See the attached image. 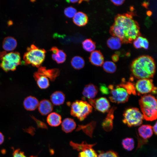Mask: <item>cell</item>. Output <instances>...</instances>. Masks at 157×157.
<instances>
[{
  "label": "cell",
  "mask_w": 157,
  "mask_h": 157,
  "mask_svg": "<svg viewBox=\"0 0 157 157\" xmlns=\"http://www.w3.org/2000/svg\"><path fill=\"white\" fill-rule=\"evenodd\" d=\"M132 13L119 14L115 16L109 32L118 38L122 43H132L141 34L138 22L133 18Z\"/></svg>",
  "instance_id": "6da1fadb"
},
{
  "label": "cell",
  "mask_w": 157,
  "mask_h": 157,
  "mask_svg": "<svg viewBox=\"0 0 157 157\" xmlns=\"http://www.w3.org/2000/svg\"><path fill=\"white\" fill-rule=\"evenodd\" d=\"M131 70L138 79L152 78L156 72V64L153 58L146 55L139 56L134 60L131 65Z\"/></svg>",
  "instance_id": "7a4b0ae2"
},
{
  "label": "cell",
  "mask_w": 157,
  "mask_h": 157,
  "mask_svg": "<svg viewBox=\"0 0 157 157\" xmlns=\"http://www.w3.org/2000/svg\"><path fill=\"white\" fill-rule=\"evenodd\" d=\"M139 102L144 118L148 121L156 120L157 111V101L155 97L151 94H144L141 96Z\"/></svg>",
  "instance_id": "3957f363"
},
{
  "label": "cell",
  "mask_w": 157,
  "mask_h": 157,
  "mask_svg": "<svg viewBox=\"0 0 157 157\" xmlns=\"http://www.w3.org/2000/svg\"><path fill=\"white\" fill-rule=\"evenodd\" d=\"M46 53L44 49L32 45L27 49L24 53V59L26 64L39 67L44 60Z\"/></svg>",
  "instance_id": "277c9868"
},
{
  "label": "cell",
  "mask_w": 157,
  "mask_h": 157,
  "mask_svg": "<svg viewBox=\"0 0 157 157\" xmlns=\"http://www.w3.org/2000/svg\"><path fill=\"white\" fill-rule=\"evenodd\" d=\"M92 106L87 101L76 100L71 105L70 114L81 121L92 112Z\"/></svg>",
  "instance_id": "5b68a950"
},
{
  "label": "cell",
  "mask_w": 157,
  "mask_h": 157,
  "mask_svg": "<svg viewBox=\"0 0 157 157\" xmlns=\"http://www.w3.org/2000/svg\"><path fill=\"white\" fill-rule=\"evenodd\" d=\"M123 116V122L129 127L140 125L144 119L142 113L139 109L135 107L126 109Z\"/></svg>",
  "instance_id": "8992f818"
},
{
  "label": "cell",
  "mask_w": 157,
  "mask_h": 157,
  "mask_svg": "<svg viewBox=\"0 0 157 157\" xmlns=\"http://www.w3.org/2000/svg\"><path fill=\"white\" fill-rule=\"evenodd\" d=\"M21 57L17 52H12L4 55L1 58L0 66L5 71L15 70L19 65Z\"/></svg>",
  "instance_id": "52a82bcc"
},
{
  "label": "cell",
  "mask_w": 157,
  "mask_h": 157,
  "mask_svg": "<svg viewBox=\"0 0 157 157\" xmlns=\"http://www.w3.org/2000/svg\"><path fill=\"white\" fill-rule=\"evenodd\" d=\"M110 90L109 99L112 102L120 104L127 102L129 98V94L126 90L119 85H110L108 86Z\"/></svg>",
  "instance_id": "ba28073f"
},
{
  "label": "cell",
  "mask_w": 157,
  "mask_h": 157,
  "mask_svg": "<svg viewBox=\"0 0 157 157\" xmlns=\"http://www.w3.org/2000/svg\"><path fill=\"white\" fill-rule=\"evenodd\" d=\"M135 86L138 95L152 93L156 88L151 79H139L137 81Z\"/></svg>",
  "instance_id": "9c48e42d"
},
{
  "label": "cell",
  "mask_w": 157,
  "mask_h": 157,
  "mask_svg": "<svg viewBox=\"0 0 157 157\" xmlns=\"http://www.w3.org/2000/svg\"><path fill=\"white\" fill-rule=\"evenodd\" d=\"M89 103L96 110L102 113L108 112L110 105L108 100L105 97H101L96 99L88 100Z\"/></svg>",
  "instance_id": "30bf717a"
},
{
  "label": "cell",
  "mask_w": 157,
  "mask_h": 157,
  "mask_svg": "<svg viewBox=\"0 0 157 157\" xmlns=\"http://www.w3.org/2000/svg\"><path fill=\"white\" fill-rule=\"evenodd\" d=\"M37 72L40 75L48 78L51 81H54L60 74V70L57 68L47 69L45 67L38 68Z\"/></svg>",
  "instance_id": "8fae6325"
},
{
  "label": "cell",
  "mask_w": 157,
  "mask_h": 157,
  "mask_svg": "<svg viewBox=\"0 0 157 157\" xmlns=\"http://www.w3.org/2000/svg\"><path fill=\"white\" fill-rule=\"evenodd\" d=\"M98 91L97 87L92 83L86 85L84 87L82 92L83 99L87 98L88 100L93 99L97 95Z\"/></svg>",
  "instance_id": "7c38bea8"
},
{
  "label": "cell",
  "mask_w": 157,
  "mask_h": 157,
  "mask_svg": "<svg viewBox=\"0 0 157 157\" xmlns=\"http://www.w3.org/2000/svg\"><path fill=\"white\" fill-rule=\"evenodd\" d=\"M116 108L115 107H113L110 109L106 117L102 123L103 128L106 131H110L113 129L114 113Z\"/></svg>",
  "instance_id": "4fadbf2b"
},
{
  "label": "cell",
  "mask_w": 157,
  "mask_h": 157,
  "mask_svg": "<svg viewBox=\"0 0 157 157\" xmlns=\"http://www.w3.org/2000/svg\"><path fill=\"white\" fill-rule=\"evenodd\" d=\"M89 59L90 63L96 66H101L104 63V56L99 50L94 51L92 52Z\"/></svg>",
  "instance_id": "5bb4252c"
},
{
  "label": "cell",
  "mask_w": 157,
  "mask_h": 157,
  "mask_svg": "<svg viewBox=\"0 0 157 157\" xmlns=\"http://www.w3.org/2000/svg\"><path fill=\"white\" fill-rule=\"evenodd\" d=\"M38 107L39 111L43 115H47L53 109V106L52 103L46 99L41 101L39 104Z\"/></svg>",
  "instance_id": "9a60e30c"
},
{
  "label": "cell",
  "mask_w": 157,
  "mask_h": 157,
  "mask_svg": "<svg viewBox=\"0 0 157 157\" xmlns=\"http://www.w3.org/2000/svg\"><path fill=\"white\" fill-rule=\"evenodd\" d=\"M138 135L141 138L145 141L150 138L153 133L152 126L148 124L140 126L138 129Z\"/></svg>",
  "instance_id": "2e32d148"
},
{
  "label": "cell",
  "mask_w": 157,
  "mask_h": 157,
  "mask_svg": "<svg viewBox=\"0 0 157 157\" xmlns=\"http://www.w3.org/2000/svg\"><path fill=\"white\" fill-rule=\"evenodd\" d=\"M53 54L52 55V59L58 64L63 63L65 60L66 55L62 50H59L57 47H54L51 49Z\"/></svg>",
  "instance_id": "e0dca14e"
},
{
  "label": "cell",
  "mask_w": 157,
  "mask_h": 157,
  "mask_svg": "<svg viewBox=\"0 0 157 157\" xmlns=\"http://www.w3.org/2000/svg\"><path fill=\"white\" fill-rule=\"evenodd\" d=\"M76 124L71 118H67L63 121L61 124L62 130L66 133L71 132L76 127Z\"/></svg>",
  "instance_id": "ac0fdd59"
},
{
  "label": "cell",
  "mask_w": 157,
  "mask_h": 157,
  "mask_svg": "<svg viewBox=\"0 0 157 157\" xmlns=\"http://www.w3.org/2000/svg\"><path fill=\"white\" fill-rule=\"evenodd\" d=\"M50 100L55 105L59 106L63 104L65 100L64 94L60 91H56L51 95Z\"/></svg>",
  "instance_id": "d6986e66"
},
{
  "label": "cell",
  "mask_w": 157,
  "mask_h": 157,
  "mask_svg": "<svg viewBox=\"0 0 157 157\" xmlns=\"http://www.w3.org/2000/svg\"><path fill=\"white\" fill-rule=\"evenodd\" d=\"M39 102L35 97L30 96L24 99L23 104L24 108L28 110H33L38 107Z\"/></svg>",
  "instance_id": "ffe728a7"
},
{
  "label": "cell",
  "mask_w": 157,
  "mask_h": 157,
  "mask_svg": "<svg viewBox=\"0 0 157 157\" xmlns=\"http://www.w3.org/2000/svg\"><path fill=\"white\" fill-rule=\"evenodd\" d=\"M96 122L92 121L86 125H78L76 131L82 130L86 135L92 137L94 130L95 127Z\"/></svg>",
  "instance_id": "44dd1931"
},
{
  "label": "cell",
  "mask_w": 157,
  "mask_h": 157,
  "mask_svg": "<svg viewBox=\"0 0 157 157\" xmlns=\"http://www.w3.org/2000/svg\"><path fill=\"white\" fill-rule=\"evenodd\" d=\"M61 115L56 112H52L49 114L47 117V121L51 126L56 127L59 126L61 123Z\"/></svg>",
  "instance_id": "7402d4cb"
},
{
  "label": "cell",
  "mask_w": 157,
  "mask_h": 157,
  "mask_svg": "<svg viewBox=\"0 0 157 157\" xmlns=\"http://www.w3.org/2000/svg\"><path fill=\"white\" fill-rule=\"evenodd\" d=\"M74 23L76 25L81 26L85 25L88 21L87 15L81 12L76 13L73 17Z\"/></svg>",
  "instance_id": "603a6c76"
},
{
  "label": "cell",
  "mask_w": 157,
  "mask_h": 157,
  "mask_svg": "<svg viewBox=\"0 0 157 157\" xmlns=\"http://www.w3.org/2000/svg\"><path fill=\"white\" fill-rule=\"evenodd\" d=\"M16 40L13 37H8L5 38L3 42L2 47L3 49L7 51H11L17 47Z\"/></svg>",
  "instance_id": "cb8c5ba5"
},
{
  "label": "cell",
  "mask_w": 157,
  "mask_h": 157,
  "mask_svg": "<svg viewBox=\"0 0 157 157\" xmlns=\"http://www.w3.org/2000/svg\"><path fill=\"white\" fill-rule=\"evenodd\" d=\"M33 76L38 86L40 88L46 89L49 87V83L47 78L39 75L37 72L34 74Z\"/></svg>",
  "instance_id": "d4e9b609"
},
{
  "label": "cell",
  "mask_w": 157,
  "mask_h": 157,
  "mask_svg": "<svg viewBox=\"0 0 157 157\" xmlns=\"http://www.w3.org/2000/svg\"><path fill=\"white\" fill-rule=\"evenodd\" d=\"M134 47L136 49L143 48L145 49H148L149 43L145 38L140 36L138 37L133 41Z\"/></svg>",
  "instance_id": "484cf974"
},
{
  "label": "cell",
  "mask_w": 157,
  "mask_h": 157,
  "mask_svg": "<svg viewBox=\"0 0 157 157\" xmlns=\"http://www.w3.org/2000/svg\"><path fill=\"white\" fill-rule=\"evenodd\" d=\"M96 144V143L92 144H88L86 142L84 141L81 144L75 143L72 141H71L69 142L70 145L73 149L81 151H83L89 148H92Z\"/></svg>",
  "instance_id": "4316f807"
},
{
  "label": "cell",
  "mask_w": 157,
  "mask_h": 157,
  "mask_svg": "<svg viewBox=\"0 0 157 157\" xmlns=\"http://www.w3.org/2000/svg\"><path fill=\"white\" fill-rule=\"evenodd\" d=\"M122 43L120 39L116 37L113 36L110 38L107 41L108 46L113 50L119 49L121 47Z\"/></svg>",
  "instance_id": "83f0119b"
},
{
  "label": "cell",
  "mask_w": 157,
  "mask_h": 157,
  "mask_svg": "<svg viewBox=\"0 0 157 157\" xmlns=\"http://www.w3.org/2000/svg\"><path fill=\"white\" fill-rule=\"evenodd\" d=\"M119 85L124 88L129 94H132L135 95L136 94L135 85L131 82H126L124 79H123L121 83Z\"/></svg>",
  "instance_id": "f1b7e54d"
},
{
  "label": "cell",
  "mask_w": 157,
  "mask_h": 157,
  "mask_svg": "<svg viewBox=\"0 0 157 157\" xmlns=\"http://www.w3.org/2000/svg\"><path fill=\"white\" fill-rule=\"evenodd\" d=\"M71 63L73 67L77 70L83 68L85 64L84 59L78 56H75L73 57Z\"/></svg>",
  "instance_id": "f546056e"
},
{
  "label": "cell",
  "mask_w": 157,
  "mask_h": 157,
  "mask_svg": "<svg viewBox=\"0 0 157 157\" xmlns=\"http://www.w3.org/2000/svg\"><path fill=\"white\" fill-rule=\"evenodd\" d=\"M83 49L88 52H92L96 48L95 43L90 39L85 40L82 42Z\"/></svg>",
  "instance_id": "4dcf8cb0"
},
{
  "label": "cell",
  "mask_w": 157,
  "mask_h": 157,
  "mask_svg": "<svg viewBox=\"0 0 157 157\" xmlns=\"http://www.w3.org/2000/svg\"><path fill=\"white\" fill-rule=\"evenodd\" d=\"M122 144L123 148L126 150L131 151L134 147V141L133 139L131 138H126L123 139Z\"/></svg>",
  "instance_id": "1f68e13d"
},
{
  "label": "cell",
  "mask_w": 157,
  "mask_h": 157,
  "mask_svg": "<svg viewBox=\"0 0 157 157\" xmlns=\"http://www.w3.org/2000/svg\"><path fill=\"white\" fill-rule=\"evenodd\" d=\"M103 67L104 70L107 72L112 73L116 70L117 67L114 63L111 61H106L104 63Z\"/></svg>",
  "instance_id": "d6a6232c"
},
{
  "label": "cell",
  "mask_w": 157,
  "mask_h": 157,
  "mask_svg": "<svg viewBox=\"0 0 157 157\" xmlns=\"http://www.w3.org/2000/svg\"><path fill=\"white\" fill-rule=\"evenodd\" d=\"M97 154L96 151L90 148L79 152L78 157H97Z\"/></svg>",
  "instance_id": "836d02e7"
},
{
  "label": "cell",
  "mask_w": 157,
  "mask_h": 157,
  "mask_svg": "<svg viewBox=\"0 0 157 157\" xmlns=\"http://www.w3.org/2000/svg\"><path fill=\"white\" fill-rule=\"evenodd\" d=\"M64 13L66 16L72 18L74 17L77 12L76 9L72 6H70L65 9Z\"/></svg>",
  "instance_id": "e575fe53"
},
{
  "label": "cell",
  "mask_w": 157,
  "mask_h": 157,
  "mask_svg": "<svg viewBox=\"0 0 157 157\" xmlns=\"http://www.w3.org/2000/svg\"><path fill=\"white\" fill-rule=\"evenodd\" d=\"M97 157H119L118 154L112 151H109L106 152L100 153Z\"/></svg>",
  "instance_id": "d590c367"
},
{
  "label": "cell",
  "mask_w": 157,
  "mask_h": 157,
  "mask_svg": "<svg viewBox=\"0 0 157 157\" xmlns=\"http://www.w3.org/2000/svg\"><path fill=\"white\" fill-rule=\"evenodd\" d=\"M99 89L101 93L103 94L107 95L110 93V90L108 87L104 84H100Z\"/></svg>",
  "instance_id": "8d00e7d4"
},
{
  "label": "cell",
  "mask_w": 157,
  "mask_h": 157,
  "mask_svg": "<svg viewBox=\"0 0 157 157\" xmlns=\"http://www.w3.org/2000/svg\"><path fill=\"white\" fill-rule=\"evenodd\" d=\"M31 117L36 122L38 128L48 129L47 126L45 123L38 119L34 116H32Z\"/></svg>",
  "instance_id": "74e56055"
},
{
  "label": "cell",
  "mask_w": 157,
  "mask_h": 157,
  "mask_svg": "<svg viewBox=\"0 0 157 157\" xmlns=\"http://www.w3.org/2000/svg\"><path fill=\"white\" fill-rule=\"evenodd\" d=\"M13 154V157H27L24 152L20 149H17L14 150Z\"/></svg>",
  "instance_id": "f35d334b"
},
{
  "label": "cell",
  "mask_w": 157,
  "mask_h": 157,
  "mask_svg": "<svg viewBox=\"0 0 157 157\" xmlns=\"http://www.w3.org/2000/svg\"><path fill=\"white\" fill-rule=\"evenodd\" d=\"M24 130L25 132L28 133L32 135H34L35 131V129L32 126L28 128L24 129Z\"/></svg>",
  "instance_id": "ab89813d"
},
{
  "label": "cell",
  "mask_w": 157,
  "mask_h": 157,
  "mask_svg": "<svg viewBox=\"0 0 157 157\" xmlns=\"http://www.w3.org/2000/svg\"><path fill=\"white\" fill-rule=\"evenodd\" d=\"M111 2L115 5L119 6L122 5L125 1L124 0H111Z\"/></svg>",
  "instance_id": "60d3db41"
},
{
  "label": "cell",
  "mask_w": 157,
  "mask_h": 157,
  "mask_svg": "<svg viewBox=\"0 0 157 157\" xmlns=\"http://www.w3.org/2000/svg\"><path fill=\"white\" fill-rule=\"evenodd\" d=\"M112 59L113 61L114 62H116L119 60V56L117 54H114L112 56Z\"/></svg>",
  "instance_id": "b9f144b4"
},
{
  "label": "cell",
  "mask_w": 157,
  "mask_h": 157,
  "mask_svg": "<svg viewBox=\"0 0 157 157\" xmlns=\"http://www.w3.org/2000/svg\"><path fill=\"white\" fill-rule=\"evenodd\" d=\"M4 141V136L2 133L0 132V145Z\"/></svg>",
  "instance_id": "7bdbcfd3"
},
{
  "label": "cell",
  "mask_w": 157,
  "mask_h": 157,
  "mask_svg": "<svg viewBox=\"0 0 157 157\" xmlns=\"http://www.w3.org/2000/svg\"><path fill=\"white\" fill-rule=\"evenodd\" d=\"M157 122H156L155 124L152 126V129L153 131L156 135L157 134Z\"/></svg>",
  "instance_id": "ee69618b"
},
{
  "label": "cell",
  "mask_w": 157,
  "mask_h": 157,
  "mask_svg": "<svg viewBox=\"0 0 157 157\" xmlns=\"http://www.w3.org/2000/svg\"><path fill=\"white\" fill-rule=\"evenodd\" d=\"M68 1V2H70L71 3H76L78 2L79 3H80L82 1V0H69V1Z\"/></svg>",
  "instance_id": "f6af8a7d"
},
{
  "label": "cell",
  "mask_w": 157,
  "mask_h": 157,
  "mask_svg": "<svg viewBox=\"0 0 157 157\" xmlns=\"http://www.w3.org/2000/svg\"><path fill=\"white\" fill-rule=\"evenodd\" d=\"M142 5L143 6L147 8V7L148 6V4L147 2H144L142 4Z\"/></svg>",
  "instance_id": "bcb514c9"
},
{
  "label": "cell",
  "mask_w": 157,
  "mask_h": 157,
  "mask_svg": "<svg viewBox=\"0 0 157 157\" xmlns=\"http://www.w3.org/2000/svg\"><path fill=\"white\" fill-rule=\"evenodd\" d=\"M151 12L150 11H147V14L148 16H150L151 15Z\"/></svg>",
  "instance_id": "7dc6e473"
},
{
  "label": "cell",
  "mask_w": 157,
  "mask_h": 157,
  "mask_svg": "<svg viewBox=\"0 0 157 157\" xmlns=\"http://www.w3.org/2000/svg\"><path fill=\"white\" fill-rule=\"evenodd\" d=\"M29 157H37V156H30Z\"/></svg>",
  "instance_id": "c3c4849f"
}]
</instances>
